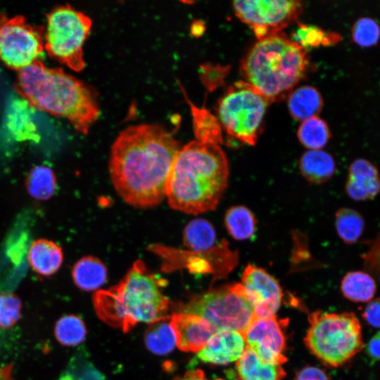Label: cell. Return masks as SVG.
<instances>
[{"label": "cell", "mask_w": 380, "mask_h": 380, "mask_svg": "<svg viewBox=\"0 0 380 380\" xmlns=\"http://www.w3.org/2000/svg\"><path fill=\"white\" fill-rule=\"evenodd\" d=\"M335 226L341 239L347 244H353L357 242L362 234L365 220L357 210L342 208L336 213Z\"/></svg>", "instance_id": "30"}, {"label": "cell", "mask_w": 380, "mask_h": 380, "mask_svg": "<svg viewBox=\"0 0 380 380\" xmlns=\"http://www.w3.org/2000/svg\"><path fill=\"white\" fill-rule=\"evenodd\" d=\"M72 277L75 284L80 289L91 291L103 286L107 281V269L99 258L87 255L74 265Z\"/></svg>", "instance_id": "22"}, {"label": "cell", "mask_w": 380, "mask_h": 380, "mask_svg": "<svg viewBox=\"0 0 380 380\" xmlns=\"http://www.w3.org/2000/svg\"><path fill=\"white\" fill-rule=\"evenodd\" d=\"M306 50L279 32L259 39L241 62L245 82L270 102L284 97L305 74Z\"/></svg>", "instance_id": "5"}, {"label": "cell", "mask_w": 380, "mask_h": 380, "mask_svg": "<svg viewBox=\"0 0 380 380\" xmlns=\"http://www.w3.org/2000/svg\"><path fill=\"white\" fill-rule=\"evenodd\" d=\"M341 291L343 296L353 302H369L374 298L376 286L374 279L363 271H352L343 277Z\"/></svg>", "instance_id": "24"}, {"label": "cell", "mask_w": 380, "mask_h": 380, "mask_svg": "<svg viewBox=\"0 0 380 380\" xmlns=\"http://www.w3.org/2000/svg\"><path fill=\"white\" fill-rule=\"evenodd\" d=\"M216 241L212 224L203 218L191 220L183 232V242L189 251L200 253L210 250Z\"/></svg>", "instance_id": "27"}, {"label": "cell", "mask_w": 380, "mask_h": 380, "mask_svg": "<svg viewBox=\"0 0 380 380\" xmlns=\"http://www.w3.org/2000/svg\"><path fill=\"white\" fill-rule=\"evenodd\" d=\"M92 25L89 16L69 4L53 8L46 15L44 46L50 57L75 71L85 66L83 45Z\"/></svg>", "instance_id": "8"}, {"label": "cell", "mask_w": 380, "mask_h": 380, "mask_svg": "<svg viewBox=\"0 0 380 380\" xmlns=\"http://www.w3.org/2000/svg\"><path fill=\"white\" fill-rule=\"evenodd\" d=\"M299 169L308 182L320 184L332 177L336 165L329 153L321 150H309L302 155Z\"/></svg>", "instance_id": "21"}, {"label": "cell", "mask_w": 380, "mask_h": 380, "mask_svg": "<svg viewBox=\"0 0 380 380\" xmlns=\"http://www.w3.org/2000/svg\"><path fill=\"white\" fill-rule=\"evenodd\" d=\"M338 36L325 33L321 28L313 25L300 24L293 34V41L303 49L319 45H328L336 42Z\"/></svg>", "instance_id": "34"}, {"label": "cell", "mask_w": 380, "mask_h": 380, "mask_svg": "<svg viewBox=\"0 0 380 380\" xmlns=\"http://www.w3.org/2000/svg\"><path fill=\"white\" fill-rule=\"evenodd\" d=\"M270 101L244 80L229 86L218 102L219 120L227 133L253 146L258 141Z\"/></svg>", "instance_id": "9"}, {"label": "cell", "mask_w": 380, "mask_h": 380, "mask_svg": "<svg viewBox=\"0 0 380 380\" xmlns=\"http://www.w3.org/2000/svg\"><path fill=\"white\" fill-rule=\"evenodd\" d=\"M186 258L188 259L187 262L182 267H187L191 272L212 273L215 279H221L236 265L238 254L232 251L227 242L223 241L204 252L189 251Z\"/></svg>", "instance_id": "16"}, {"label": "cell", "mask_w": 380, "mask_h": 380, "mask_svg": "<svg viewBox=\"0 0 380 380\" xmlns=\"http://www.w3.org/2000/svg\"><path fill=\"white\" fill-rule=\"evenodd\" d=\"M246 344L242 334L231 329L217 331L206 346L197 353L205 363L227 365L237 362L243 354Z\"/></svg>", "instance_id": "15"}, {"label": "cell", "mask_w": 380, "mask_h": 380, "mask_svg": "<svg viewBox=\"0 0 380 380\" xmlns=\"http://www.w3.org/2000/svg\"><path fill=\"white\" fill-rule=\"evenodd\" d=\"M33 107L23 98L12 99L6 108L5 124L12 137L18 141L37 142L38 129L32 115Z\"/></svg>", "instance_id": "18"}, {"label": "cell", "mask_w": 380, "mask_h": 380, "mask_svg": "<svg viewBox=\"0 0 380 380\" xmlns=\"http://www.w3.org/2000/svg\"><path fill=\"white\" fill-rule=\"evenodd\" d=\"M297 134L300 142L310 150H320L330 137L327 123L317 116L303 121Z\"/></svg>", "instance_id": "31"}, {"label": "cell", "mask_w": 380, "mask_h": 380, "mask_svg": "<svg viewBox=\"0 0 380 380\" xmlns=\"http://www.w3.org/2000/svg\"><path fill=\"white\" fill-rule=\"evenodd\" d=\"M44 49L43 28L23 16L0 15V61L5 65L18 72L38 61Z\"/></svg>", "instance_id": "10"}, {"label": "cell", "mask_w": 380, "mask_h": 380, "mask_svg": "<svg viewBox=\"0 0 380 380\" xmlns=\"http://www.w3.org/2000/svg\"><path fill=\"white\" fill-rule=\"evenodd\" d=\"M177 312L198 315L216 331L231 329L242 334L255 318L241 283L222 285L195 295Z\"/></svg>", "instance_id": "7"}, {"label": "cell", "mask_w": 380, "mask_h": 380, "mask_svg": "<svg viewBox=\"0 0 380 380\" xmlns=\"http://www.w3.org/2000/svg\"><path fill=\"white\" fill-rule=\"evenodd\" d=\"M308 322L305 345L327 367L345 365L364 348L361 324L353 312L317 310L309 315Z\"/></svg>", "instance_id": "6"}, {"label": "cell", "mask_w": 380, "mask_h": 380, "mask_svg": "<svg viewBox=\"0 0 380 380\" xmlns=\"http://www.w3.org/2000/svg\"><path fill=\"white\" fill-rule=\"evenodd\" d=\"M224 224L232 238L238 241H243L253 236L257 222L250 209L243 205H234L227 210Z\"/></svg>", "instance_id": "28"}, {"label": "cell", "mask_w": 380, "mask_h": 380, "mask_svg": "<svg viewBox=\"0 0 380 380\" xmlns=\"http://www.w3.org/2000/svg\"><path fill=\"white\" fill-rule=\"evenodd\" d=\"M352 35L357 44L364 47L372 46L380 38V27L374 19L364 17L355 23Z\"/></svg>", "instance_id": "36"}, {"label": "cell", "mask_w": 380, "mask_h": 380, "mask_svg": "<svg viewBox=\"0 0 380 380\" xmlns=\"http://www.w3.org/2000/svg\"><path fill=\"white\" fill-rule=\"evenodd\" d=\"M362 317L371 327L380 328V298L369 302L362 312Z\"/></svg>", "instance_id": "38"}, {"label": "cell", "mask_w": 380, "mask_h": 380, "mask_svg": "<svg viewBox=\"0 0 380 380\" xmlns=\"http://www.w3.org/2000/svg\"><path fill=\"white\" fill-rule=\"evenodd\" d=\"M236 15L249 25L258 39L281 32L303 10L300 1L241 0L233 2Z\"/></svg>", "instance_id": "11"}, {"label": "cell", "mask_w": 380, "mask_h": 380, "mask_svg": "<svg viewBox=\"0 0 380 380\" xmlns=\"http://www.w3.org/2000/svg\"><path fill=\"white\" fill-rule=\"evenodd\" d=\"M27 259L35 273L42 277H50L60 269L63 253L61 247L55 242L40 239L30 245Z\"/></svg>", "instance_id": "19"}, {"label": "cell", "mask_w": 380, "mask_h": 380, "mask_svg": "<svg viewBox=\"0 0 380 380\" xmlns=\"http://www.w3.org/2000/svg\"><path fill=\"white\" fill-rule=\"evenodd\" d=\"M54 334L57 341L66 346H75L85 338L87 329L82 319L74 315L61 317L56 323Z\"/></svg>", "instance_id": "32"}, {"label": "cell", "mask_w": 380, "mask_h": 380, "mask_svg": "<svg viewBox=\"0 0 380 380\" xmlns=\"http://www.w3.org/2000/svg\"><path fill=\"white\" fill-rule=\"evenodd\" d=\"M241 284L256 318L276 315L283 292L274 277L261 267L248 264L243 271Z\"/></svg>", "instance_id": "13"}, {"label": "cell", "mask_w": 380, "mask_h": 380, "mask_svg": "<svg viewBox=\"0 0 380 380\" xmlns=\"http://www.w3.org/2000/svg\"><path fill=\"white\" fill-rule=\"evenodd\" d=\"M229 163L219 145L192 141L180 148L166 198L174 210L197 215L216 208L228 184Z\"/></svg>", "instance_id": "2"}, {"label": "cell", "mask_w": 380, "mask_h": 380, "mask_svg": "<svg viewBox=\"0 0 380 380\" xmlns=\"http://www.w3.org/2000/svg\"><path fill=\"white\" fill-rule=\"evenodd\" d=\"M362 258L365 269L380 281V232Z\"/></svg>", "instance_id": "37"}, {"label": "cell", "mask_w": 380, "mask_h": 380, "mask_svg": "<svg viewBox=\"0 0 380 380\" xmlns=\"http://www.w3.org/2000/svg\"><path fill=\"white\" fill-rule=\"evenodd\" d=\"M165 284L137 260L118 284L94 294L96 312L102 321L125 332L138 323L168 318L170 303L162 292Z\"/></svg>", "instance_id": "4"}, {"label": "cell", "mask_w": 380, "mask_h": 380, "mask_svg": "<svg viewBox=\"0 0 380 380\" xmlns=\"http://www.w3.org/2000/svg\"><path fill=\"white\" fill-rule=\"evenodd\" d=\"M146 348L153 354L165 355L177 346L175 331L170 324V317L151 324L144 335Z\"/></svg>", "instance_id": "26"}, {"label": "cell", "mask_w": 380, "mask_h": 380, "mask_svg": "<svg viewBox=\"0 0 380 380\" xmlns=\"http://www.w3.org/2000/svg\"><path fill=\"white\" fill-rule=\"evenodd\" d=\"M366 352L371 360L380 361V331L370 338L366 346Z\"/></svg>", "instance_id": "40"}, {"label": "cell", "mask_w": 380, "mask_h": 380, "mask_svg": "<svg viewBox=\"0 0 380 380\" xmlns=\"http://www.w3.org/2000/svg\"><path fill=\"white\" fill-rule=\"evenodd\" d=\"M293 380H330V379L323 369L314 366H306L296 373Z\"/></svg>", "instance_id": "39"}, {"label": "cell", "mask_w": 380, "mask_h": 380, "mask_svg": "<svg viewBox=\"0 0 380 380\" xmlns=\"http://www.w3.org/2000/svg\"><path fill=\"white\" fill-rule=\"evenodd\" d=\"M346 191L349 197L357 201L376 197L380 192L377 168L365 159L354 160L349 167Z\"/></svg>", "instance_id": "17"}, {"label": "cell", "mask_w": 380, "mask_h": 380, "mask_svg": "<svg viewBox=\"0 0 380 380\" xmlns=\"http://www.w3.org/2000/svg\"><path fill=\"white\" fill-rule=\"evenodd\" d=\"M25 185L28 194L32 198L45 201L50 198L56 191V177L53 170L49 166L37 165L27 174Z\"/></svg>", "instance_id": "29"}, {"label": "cell", "mask_w": 380, "mask_h": 380, "mask_svg": "<svg viewBox=\"0 0 380 380\" xmlns=\"http://www.w3.org/2000/svg\"><path fill=\"white\" fill-rule=\"evenodd\" d=\"M177 348L184 352L198 353L217 331L205 319L193 314L176 312L170 316Z\"/></svg>", "instance_id": "14"}, {"label": "cell", "mask_w": 380, "mask_h": 380, "mask_svg": "<svg viewBox=\"0 0 380 380\" xmlns=\"http://www.w3.org/2000/svg\"><path fill=\"white\" fill-rule=\"evenodd\" d=\"M285 322L278 319L276 315L255 317L242 334L246 346L264 362L278 365L285 363Z\"/></svg>", "instance_id": "12"}, {"label": "cell", "mask_w": 380, "mask_h": 380, "mask_svg": "<svg viewBox=\"0 0 380 380\" xmlns=\"http://www.w3.org/2000/svg\"><path fill=\"white\" fill-rule=\"evenodd\" d=\"M15 86L33 108L66 118L84 134L99 115L97 98L89 86L39 60L18 72Z\"/></svg>", "instance_id": "3"}, {"label": "cell", "mask_w": 380, "mask_h": 380, "mask_svg": "<svg viewBox=\"0 0 380 380\" xmlns=\"http://www.w3.org/2000/svg\"><path fill=\"white\" fill-rule=\"evenodd\" d=\"M22 302L14 293H0V328L8 329L20 319Z\"/></svg>", "instance_id": "35"}, {"label": "cell", "mask_w": 380, "mask_h": 380, "mask_svg": "<svg viewBox=\"0 0 380 380\" xmlns=\"http://www.w3.org/2000/svg\"><path fill=\"white\" fill-rule=\"evenodd\" d=\"M288 106L295 119L304 121L315 117L321 110L322 99L315 88L303 86L291 92Z\"/></svg>", "instance_id": "23"}, {"label": "cell", "mask_w": 380, "mask_h": 380, "mask_svg": "<svg viewBox=\"0 0 380 380\" xmlns=\"http://www.w3.org/2000/svg\"><path fill=\"white\" fill-rule=\"evenodd\" d=\"M174 380H209L201 369L187 371L184 375L175 378ZM221 380V379H217Z\"/></svg>", "instance_id": "41"}, {"label": "cell", "mask_w": 380, "mask_h": 380, "mask_svg": "<svg viewBox=\"0 0 380 380\" xmlns=\"http://www.w3.org/2000/svg\"><path fill=\"white\" fill-rule=\"evenodd\" d=\"M236 371L240 380H282L286 375L281 365L264 362L247 346Z\"/></svg>", "instance_id": "20"}, {"label": "cell", "mask_w": 380, "mask_h": 380, "mask_svg": "<svg viewBox=\"0 0 380 380\" xmlns=\"http://www.w3.org/2000/svg\"><path fill=\"white\" fill-rule=\"evenodd\" d=\"M179 142L161 125L140 124L122 130L110 150L108 169L118 194L128 204L148 208L166 197Z\"/></svg>", "instance_id": "1"}, {"label": "cell", "mask_w": 380, "mask_h": 380, "mask_svg": "<svg viewBox=\"0 0 380 380\" xmlns=\"http://www.w3.org/2000/svg\"><path fill=\"white\" fill-rule=\"evenodd\" d=\"M192 114L193 129L197 141L219 145L223 143L222 125L205 108H198L188 100Z\"/></svg>", "instance_id": "25"}, {"label": "cell", "mask_w": 380, "mask_h": 380, "mask_svg": "<svg viewBox=\"0 0 380 380\" xmlns=\"http://www.w3.org/2000/svg\"><path fill=\"white\" fill-rule=\"evenodd\" d=\"M58 380H106L84 352L76 354Z\"/></svg>", "instance_id": "33"}]
</instances>
